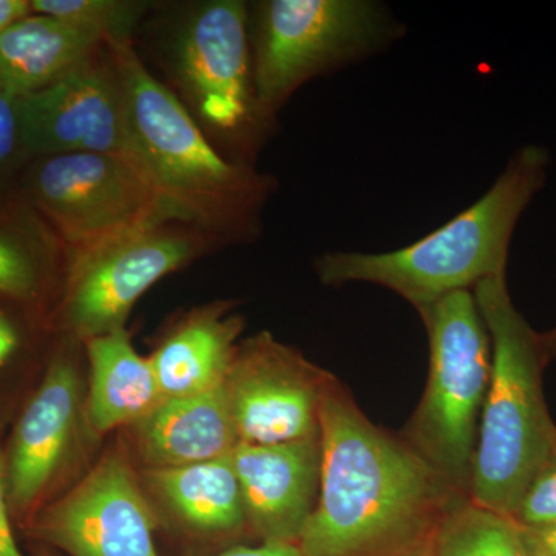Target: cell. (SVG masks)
I'll list each match as a JSON object with an SVG mask.
<instances>
[{"instance_id":"6da1fadb","label":"cell","mask_w":556,"mask_h":556,"mask_svg":"<svg viewBox=\"0 0 556 556\" xmlns=\"http://www.w3.org/2000/svg\"><path fill=\"white\" fill-rule=\"evenodd\" d=\"M320 490L303 556H390L428 547L450 492L401 434L383 430L329 376L320 408Z\"/></svg>"},{"instance_id":"7a4b0ae2","label":"cell","mask_w":556,"mask_h":556,"mask_svg":"<svg viewBox=\"0 0 556 556\" xmlns=\"http://www.w3.org/2000/svg\"><path fill=\"white\" fill-rule=\"evenodd\" d=\"M548 169L544 146H522L484 195L441 228L396 251L328 252L317 258L318 280L328 287L378 285L420 311L473 291L485 278L507 276L515 229L546 186Z\"/></svg>"},{"instance_id":"3957f363","label":"cell","mask_w":556,"mask_h":556,"mask_svg":"<svg viewBox=\"0 0 556 556\" xmlns=\"http://www.w3.org/2000/svg\"><path fill=\"white\" fill-rule=\"evenodd\" d=\"M108 47L126 97L131 153L175 217L219 241L257 233L273 178L217 152L177 94L146 68L131 43Z\"/></svg>"},{"instance_id":"277c9868","label":"cell","mask_w":556,"mask_h":556,"mask_svg":"<svg viewBox=\"0 0 556 556\" xmlns=\"http://www.w3.org/2000/svg\"><path fill=\"white\" fill-rule=\"evenodd\" d=\"M473 295L492 342V375L479 420L468 497L511 518L556 445V426L543 390L548 362L540 332L511 300L507 276L485 278Z\"/></svg>"},{"instance_id":"5b68a950","label":"cell","mask_w":556,"mask_h":556,"mask_svg":"<svg viewBox=\"0 0 556 556\" xmlns=\"http://www.w3.org/2000/svg\"><path fill=\"white\" fill-rule=\"evenodd\" d=\"M428 334L424 396L401 437L456 496L470 500L479 420L492 375V342L473 291L417 311Z\"/></svg>"},{"instance_id":"8992f818","label":"cell","mask_w":556,"mask_h":556,"mask_svg":"<svg viewBox=\"0 0 556 556\" xmlns=\"http://www.w3.org/2000/svg\"><path fill=\"white\" fill-rule=\"evenodd\" d=\"M375 0H266L252 25V80L268 126L305 84L375 56L404 35Z\"/></svg>"},{"instance_id":"52a82bcc","label":"cell","mask_w":556,"mask_h":556,"mask_svg":"<svg viewBox=\"0 0 556 556\" xmlns=\"http://www.w3.org/2000/svg\"><path fill=\"white\" fill-rule=\"evenodd\" d=\"M30 193L67 247L68 258L153 223L179 219L134 156L65 153L43 156Z\"/></svg>"},{"instance_id":"ba28073f","label":"cell","mask_w":556,"mask_h":556,"mask_svg":"<svg viewBox=\"0 0 556 556\" xmlns=\"http://www.w3.org/2000/svg\"><path fill=\"white\" fill-rule=\"evenodd\" d=\"M218 241L199 226L166 219L68 258L61 328L84 343L126 328L142 294Z\"/></svg>"},{"instance_id":"9c48e42d","label":"cell","mask_w":556,"mask_h":556,"mask_svg":"<svg viewBox=\"0 0 556 556\" xmlns=\"http://www.w3.org/2000/svg\"><path fill=\"white\" fill-rule=\"evenodd\" d=\"M248 22L240 0L207 2L190 13L175 46V72L197 115L244 148L265 127L255 102Z\"/></svg>"},{"instance_id":"30bf717a","label":"cell","mask_w":556,"mask_h":556,"mask_svg":"<svg viewBox=\"0 0 556 556\" xmlns=\"http://www.w3.org/2000/svg\"><path fill=\"white\" fill-rule=\"evenodd\" d=\"M101 49L49 86L21 94L25 152L42 159L65 153L134 156L123 84L109 47L108 54Z\"/></svg>"},{"instance_id":"8fae6325","label":"cell","mask_w":556,"mask_h":556,"mask_svg":"<svg viewBox=\"0 0 556 556\" xmlns=\"http://www.w3.org/2000/svg\"><path fill=\"white\" fill-rule=\"evenodd\" d=\"M78 364L68 348L58 351L24 408L3 452L11 515L27 526L56 495L83 422Z\"/></svg>"},{"instance_id":"7c38bea8","label":"cell","mask_w":556,"mask_h":556,"mask_svg":"<svg viewBox=\"0 0 556 556\" xmlns=\"http://www.w3.org/2000/svg\"><path fill=\"white\" fill-rule=\"evenodd\" d=\"M329 376L269 332L241 343L225 382L239 441L273 445L318 438Z\"/></svg>"},{"instance_id":"4fadbf2b","label":"cell","mask_w":556,"mask_h":556,"mask_svg":"<svg viewBox=\"0 0 556 556\" xmlns=\"http://www.w3.org/2000/svg\"><path fill=\"white\" fill-rule=\"evenodd\" d=\"M25 527L72 556H159L148 500L119 452L102 456L86 478Z\"/></svg>"},{"instance_id":"5bb4252c","label":"cell","mask_w":556,"mask_h":556,"mask_svg":"<svg viewBox=\"0 0 556 556\" xmlns=\"http://www.w3.org/2000/svg\"><path fill=\"white\" fill-rule=\"evenodd\" d=\"M247 522L265 543L298 544L320 490V437L287 444H247L233 452Z\"/></svg>"},{"instance_id":"9a60e30c","label":"cell","mask_w":556,"mask_h":556,"mask_svg":"<svg viewBox=\"0 0 556 556\" xmlns=\"http://www.w3.org/2000/svg\"><path fill=\"white\" fill-rule=\"evenodd\" d=\"M131 427L148 470L218 459L240 442L225 386L195 396L164 397Z\"/></svg>"},{"instance_id":"2e32d148","label":"cell","mask_w":556,"mask_h":556,"mask_svg":"<svg viewBox=\"0 0 556 556\" xmlns=\"http://www.w3.org/2000/svg\"><path fill=\"white\" fill-rule=\"evenodd\" d=\"M243 325L225 303L182 318L149 357L163 397L195 396L225 386Z\"/></svg>"},{"instance_id":"e0dca14e","label":"cell","mask_w":556,"mask_h":556,"mask_svg":"<svg viewBox=\"0 0 556 556\" xmlns=\"http://www.w3.org/2000/svg\"><path fill=\"white\" fill-rule=\"evenodd\" d=\"M89 394L84 419L93 433L134 426L163 401L150 358L139 356L126 328L87 340Z\"/></svg>"},{"instance_id":"ac0fdd59","label":"cell","mask_w":556,"mask_h":556,"mask_svg":"<svg viewBox=\"0 0 556 556\" xmlns=\"http://www.w3.org/2000/svg\"><path fill=\"white\" fill-rule=\"evenodd\" d=\"M105 46L94 33L31 14L0 36V83L14 93L49 86Z\"/></svg>"},{"instance_id":"d6986e66","label":"cell","mask_w":556,"mask_h":556,"mask_svg":"<svg viewBox=\"0 0 556 556\" xmlns=\"http://www.w3.org/2000/svg\"><path fill=\"white\" fill-rule=\"evenodd\" d=\"M150 489L179 519L207 533H226L247 522L230 455L190 466L146 471Z\"/></svg>"},{"instance_id":"ffe728a7","label":"cell","mask_w":556,"mask_h":556,"mask_svg":"<svg viewBox=\"0 0 556 556\" xmlns=\"http://www.w3.org/2000/svg\"><path fill=\"white\" fill-rule=\"evenodd\" d=\"M428 552L431 556H527L517 521L470 500L448 508Z\"/></svg>"},{"instance_id":"44dd1931","label":"cell","mask_w":556,"mask_h":556,"mask_svg":"<svg viewBox=\"0 0 556 556\" xmlns=\"http://www.w3.org/2000/svg\"><path fill=\"white\" fill-rule=\"evenodd\" d=\"M33 13L54 17L94 33L105 46L131 43L148 3L134 0H31Z\"/></svg>"},{"instance_id":"7402d4cb","label":"cell","mask_w":556,"mask_h":556,"mask_svg":"<svg viewBox=\"0 0 556 556\" xmlns=\"http://www.w3.org/2000/svg\"><path fill=\"white\" fill-rule=\"evenodd\" d=\"M43 276L39 258L16 237L0 233V295L31 303L42 292Z\"/></svg>"},{"instance_id":"603a6c76","label":"cell","mask_w":556,"mask_h":556,"mask_svg":"<svg viewBox=\"0 0 556 556\" xmlns=\"http://www.w3.org/2000/svg\"><path fill=\"white\" fill-rule=\"evenodd\" d=\"M511 518L518 526H540L556 521V445L527 486Z\"/></svg>"},{"instance_id":"cb8c5ba5","label":"cell","mask_w":556,"mask_h":556,"mask_svg":"<svg viewBox=\"0 0 556 556\" xmlns=\"http://www.w3.org/2000/svg\"><path fill=\"white\" fill-rule=\"evenodd\" d=\"M21 148L20 94L0 83V169Z\"/></svg>"},{"instance_id":"d4e9b609","label":"cell","mask_w":556,"mask_h":556,"mask_svg":"<svg viewBox=\"0 0 556 556\" xmlns=\"http://www.w3.org/2000/svg\"><path fill=\"white\" fill-rule=\"evenodd\" d=\"M13 515H11L9 496H7L5 468L3 452L0 448V556H24L13 533Z\"/></svg>"},{"instance_id":"484cf974","label":"cell","mask_w":556,"mask_h":556,"mask_svg":"<svg viewBox=\"0 0 556 556\" xmlns=\"http://www.w3.org/2000/svg\"><path fill=\"white\" fill-rule=\"evenodd\" d=\"M527 556H556V521L519 526Z\"/></svg>"},{"instance_id":"4316f807","label":"cell","mask_w":556,"mask_h":556,"mask_svg":"<svg viewBox=\"0 0 556 556\" xmlns=\"http://www.w3.org/2000/svg\"><path fill=\"white\" fill-rule=\"evenodd\" d=\"M22 338L13 321L0 313V371L9 368L21 353Z\"/></svg>"},{"instance_id":"83f0119b","label":"cell","mask_w":556,"mask_h":556,"mask_svg":"<svg viewBox=\"0 0 556 556\" xmlns=\"http://www.w3.org/2000/svg\"><path fill=\"white\" fill-rule=\"evenodd\" d=\"M31 13V0H0V36Z\"/></svg>"},{"instance_id":"f1b7e54d","label":"cell","mask_w":556,"mask_h":556,"mask_svg":"<svg viewBox=\"0 0 556 556\" xmlns=\"http://www.w3.org/2000/svg\"><path fill=\"white\" fill-rule=\"evenodd\" d=\"M219 556H303L298 544L263 543L258 547H237Z\"/></svg>"},{"instance_id":"f546056e","label":"cell","mask_w":556,"mask_h":556,"mask_svg":"<svg viewBox=\"0 0 556 556\" xmlns=\"http://www.w3.org/2000/svg\"><path fill=\"white\" fill-rule=\"evenodd\" d=\"M541 346L548 364L556 361V325L546 332H540Z\"/></svg>"},{"instance_id":"4dcf8cb0","label":"cell","mask_w":556,"mask_h":556,"mask_svg":"<svg viewBox=\"0 0 556 556\" xmlns=\"http://www.w3.org/2000/svg\"><path fill=\"white\" fill-rule=\"evenodd\" d=\"M390 556H431L428 552V547L415 548V551L402 552V554L390 555Z\"/></svg>"},{"instance_id":"1f68e13d","label":"cell","mask_w":556,"mask_h":556,"mask_svg":"<svg viewBox=\"0 0 556 556\" xmlns=\"http://www.w3.org/2000/svg\"><path fill=\"white\" fill-rule=\"evenodd\" d=\"M43 556H50V555H43Z\"/></svg>"}]
</instances>
